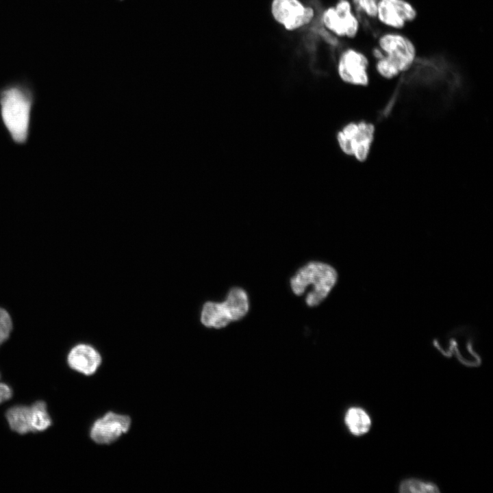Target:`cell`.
I'll return each instance as SVG.
<instances>
[{
  "label": "cell",
  "instance_id": "6da1fadb",
  "mask_svg": "<svg viewBox=\"0 0 493 493\" xmlns=\"http://www.w3.org/2000/svg\"><path fill=\"white\" fill-rule=\"evenodd\" d=\"M32 92L22 85L0 90V118L13 142L24 144L29 131L34 105Z\"/></svg>",
  "mask_w": 493,
  "mask_h": 493
},
{
  "label": "cell",
  "instance_id": "7a4b0ae2",
  "mask_svg": "<svg viewBox=\"0 0 493 493\" xmlns=\"http://www.w3.org/2000/svg\"><path fill=\"white\" fill-rule=\"evenodd\" d=\"M378 47L383 55L377 60L375 68L378 73L385 79H392L407 71L415 62V45L409 38L400 33L382 34L378 40Z\"/></svg>",
  "mask_w": 493,
  "mask_h": 493
},
{
  "label": "cell",
  "instance_id": "3957f363",
  "mask_svg": "<svg viewBox=\"0 0 493 493\" xmlns=\"http://www.w3.org/2000/svg\"><path fill=\"white\" fill-rule=\"evenodd\" d=\"M338 278L336 270L330 265L321 262H309L300 268L290 279L293 292L299 296L309 286L313 287L306 297L310 307L318 305L328 295Z\"/></svg>",
  "mask_w": 493,
  "mask_h": 493
},
{
  "label": "cell",
  "instance_id": "277c9868",
  "mask_svg": "<svg viewBox=\"0 0 493 493\" xmlns=\"http://www.w3.org/2000/svg\"><path fill=\"white\" fill-rule=\"evenodd\" d=\"M249 310V301L246 292L240 288H233L223 303L208 301L201 312V323L207 327L220 329L230 322L243 318Z\"/></svg>",
  "mask_w": 493,
  "mask_h": 493
},
{
  "label": "cell",
  "instance_id": "5b68a950",
  "mask_svg": "<svg viewBox=\"0 0 493 493\" xmlns=\"http://www.w3.org/2000/svg\"><path fill=\"white\" fill-rule=\"evenodd\" d=\"M375 131V126L370 123H350L338 132V144L343 153L364 162L370 153Z\"/></svg>",
  "mask_w": 493,
  "mask_h": 493
},
{
  "label": "cell",
  "instance_id": "8992f818",
  "mask_svg": "<svg viewBox=\"0 0 493 493\" xmlns=\"http://www.w3.org/2000/svg\"><path fill=\"white\" fill-rule=\"evenodd\" d=\"M322 19L327 29L341 37L354 38L359 28V21L348 0H339L334 7L327 8Z\"/></svg>",
  "mask_w": 493,
  "mask_h": 493
},
{
  "label": "cell",
  "instance_id": "52a82bcc",
  "mask_svg": "<svg viewBox=\"0 0 493 493\" xmlns=\"http://www.w3.org/2000/svg\"><path fill=\"white\" fill-rule=\"evenodd\" d=\"M270 10L274 19L288 31L307 25L314 15V10L299 0H273Z\"/></svg>",
  "mask_w": 493,
  "mask_h": 493
},
{
  "label": "cell",
  "instance_id": "ba28073f",
  "mask_svg": "<svg viewBox=\"0 0 493 493\" xmlns=\"http://www.w3.org/2000/svg\"><path fill=\"white\" fill-rule=\"evenodd\" d=\"M369 61L362 52L348 49L338 60L337 71L340 79L347 84L365 86L369 82L368 68Z\"/></svg>",
  "mask_w": 493,
  "mask_h": 493
},
{
  "label": "cell",
  "instance_id": "9c48e42d",
  "mask_svg": "<svg viewBox=\"0 0 493 493\" xmlns=\"http://www.w3.org/2000/svg\"><path fill=\"white\" fill-rule=\"evenodd\" d=\"M131 425L128 416L108 412L97 420L90 429V437L97 444H109L126 433Z\"/></svg>",
  "mask_w": 493,
  "mask_h": 493
},
{
  "label": "cell",
  "instance_id": "30bf717a",
  "mask_svg": "<svg viewBox=\"0 0 493 493\" xmlns=\"http://www.w3.org/2000/svg\"><path fill=\"white\" fill-rule=\"evenodd\" d=\"M377 17L385 26L402 29L416 18V10L406 0H379Z\"/></svg>",
  "mask_w": 493,
  "mask_h": 493
},
{
  "label": "cell",
  "instance_id": "8fae6325",
  "mask_svg": "<svg viewBox=\"0 0 493 493\" xmlns=\"http://www.w3.org/2000/svg\"><path fill=\"white\" fill-rule=\"evenodd\" d=\"M67 362L74 370L90 375L94 373L100 366L101 357L92 346L80 344L71 349L68 354Z\"/></svg>",
  "mask_w": 493,
  "mask_h": 493
},
{
  "label": "cell",
  "instance_id": "7c38bea8",
  "mask_svg": "<svg viewBox=\"0 0 493 493\" xmlns=\"http://www.w3.org/2000/svg\"><path fill=\"white\" fill-rule=\"evenodd\" d=\"M344 421L349 431L355 436L366 434L372 425L370 416L364 409L358 407H352L347 410Z\"/></svg>",
  "mask_w": 493,
  "mask_h": 493
},
{
  "label": "cell",
  "instance_id": "4fadbf2b",
  "mask_svg": "<svg viewBox=\"0 0 493 493\" xmlns=\"http://www.w3.org/2000/svg\"><path fill=\"white\" fill-rule=\"evenodd\" d=\"M6 418L10 429L14 431L21 435L31 432L29 407L14 406L7 411Z\"/></svg>",
  "mask_w": 493,
  "mask_h": 493
},
{
  "label": "cell",
  "instance_id": "5bb4252c",
  "mask_svg": "<svg viewBox=\"0 0 493 493\" xmlns=\"http://www.w3.org/2000/svg\"><path fill=\"white\" fill-rule=\"evenodd\" d=\"M29 409L31 432L43 431L51 426V420L44 401H36Z\"/></svg>",
  "mask_w": 493,
  "mask_h": 493
},
{
  "label": "cell",
  "instance_id": "9a60e30c",
  "mask_svg": "<svg viewBox=\"0 0 493 493\" xmlns=\"http://www.w3.org/2000/svg\"><path fill=\"white\" fill-rule=\"evenodd\" d=\"M400 492H440L438 487L431 482H426L417 479H405L399 485Z\"/></svg>",
  "mask_w": 493,
  "mask_h": 493
},
{
  "label": "cell",
  "instance_id": "2e32d148",
  "mask_svg": "<svg viewBox=\"0 0 493 493\" xmlns=\"http://www.w3.org/2000/svg\"><path fill=\"white\" fill-rule=\"evenodd\" d=\"M12 329V323L9 313L0 307V345L10 336Z\"/></svg>",
  "mask_w": 493,
  "mask_h": 493
},
{
  "label": "cell",
  "instance_id": "e0dca14e",
  "mask_svg": "<svg viewBox=\"0 0 493 493\" xmlns=\"http://www.w3.org/2000/svg\"><path fill=\"white\" fill-rule=\"evenodd\" d=\"M356 8L366 16L377 17L379 0H353Z\"/></svg>",
  "mask_w": 493,
  "mask_h": 493
},
{
  "label": "cell",
  "instance_id": "ac0fdd59",
  "mask_svg": "<svg viewBox=\"0 0 493 493\" xmlns=\"http://www.w3.org/2000/svg\"><path fill=\"white\" fill-rule=\"evenodd\" d=\"M12 394L11 388L7 384L0 382V403L10 399Z\"/></svg>",
  "mask_w": 493,
  "mask_h": 493
}]
</instances>
